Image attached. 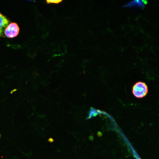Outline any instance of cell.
<instances>
[{
    "label": "cell",
    "instance_id": "1",
    "mask_svg": "<svg viewBox=\"0 0 159 159\" xmlns=\"http://www.w3.org/2000/svg\"><path fill=\"white\" fill-rule=\"evenodd\" d=\"M148 92V87L143 82H137L133 87L132 92L134 95L137 98H141L144 97L147 95Z\"/></svg>",
    "mask_w": 159,
    "mask_h": 159
},
{
    "label": "cell",
    "instance_id": "2",
    "mask_svg": "<svg viewBox=\"0 0 159 159\" xmlns=\"http://www.w3.org/2000/svg\"><path fill=\"white\" fill-rule=\"evenodd\" d=\"M19 31V29L17 24L13 22L8 25L5 29L4 33L7 37L12 38L18 35Z\"/></svg>",
    "mask_w": 159,
    "mask_h": 159
},
{
    "label": "cell",
    "instance_id": "3",
    "mask_svg": "<svg viewBox=\"0 0 159 159\" xmlns=\"http://www.w3.org/2000/svg\"><path fill=\"white\" fill-rule=\"evenodd\" d=\"M9 23V21L6 17L0 13V37L3 35L5 29Z\"/></svg>",
    "mask_w": 159,
    "mask_h": 159
},
{
    "label": "cell",
    "instance_id": "4",
    "mask_svg": "<svg viewBox=\"0 0 159 159\" xmlns=\"http://www.w3.org/2000/svg\"><path fill=\"white\" fill-rule=\"evenodd\" d=\"M143 6V3L142 1H135L127 3L125 6L130 7L132 6H137L142 8Z\"/></svg>",
    "mask_w": 159,
    "mask_h": 159
},
{
    "label": "cell",
    "instance_id": "5",
    "mask_svg": "<svg viewBox=\"0 0 159 159\" xmlns=\"http://www.w3.org/2000/svg\"><path fill=\"white\" fill-rule=\"evenodd\" d=\"M62 0H47L46 1V2L48 4H50L51 3L57 4L62 2Z\"/></svg>",
    "mask_w": 159,
    "mask_h": 159
},
{
    "label": "cell",
    "instance_id": "6",
    "mask_svg": "<svg viewBox=\"0 0 159 159\" xmlns=\"http://www.w3.org/2000/svg\"><path fill=\"white\" fill-rule=\"evenodd\" d=\"M48 141L50 143H52L54 141V140L52 138H50L49 139Z\"/></svg>",
    "mask_w": 159,
    "mask_h": 159
},
{
    "label": "cell",
    "instance_id": "7",
    "mask_svg": "<svg viewBox=\"0 0 159 159\" xmlns=\"http://www.w3.org/2000/svg\"><path fill=\"white\" fill-rule=\"evenodd\" d=\"M0 137H1V135L0 134Z\"/></svg>",
    "mask_w": 159,
    "mask_h": 159
}]
</instances>
